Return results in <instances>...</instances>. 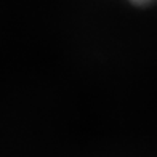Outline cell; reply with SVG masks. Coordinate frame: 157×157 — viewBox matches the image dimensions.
Here are the masks:
<instances>
[{
	"instance_id": "1",
	"label": "cell",
	"mask_w": 157,
	"mask_h": 157,
	"mask_svg": "<svg viewBox=\"0 0 157 157\" xmlns=\"http://www.w3.org/2000/svg\"><path fill=\"white\" fill-rule=\"evenodd\" d=\"M133 5H138V6H146V5H152L157 3V0H130Z\"/></svg>"
}]
</instances>
